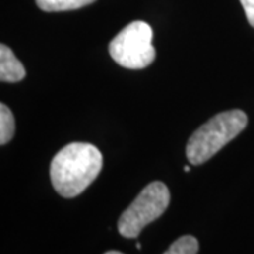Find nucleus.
Returning a JSON list of instances; mask_svg holds the SVG:
<instances>
[{
	"label": "nucleus",
	"mask_w": 254,
	"mask_h": 254,
	"mask_svg": "<svg viewBox=\"0 0 254 254\" xmlns=\"http://www.w3.org/2000/svg\"><path fill=\"white\" fill-rule=\"evenodd\" d=\"M170 205V190L160 181L148 184L119 219V233L127 239H136L148 223L163 215Z\"/></svg>",
	"instance_id": "nucleus-4"
},
{
	"label": "nucleus",
	"mask_w": 254,
	"mask_h": 254,
	"mask_svg": "<svg viewBox=\"0 0 254 254\" xmlns=\"http://www.w3.org/2000/svg\"><path fill=\"white\" fill-rule=\"evenodd\" d=\"M96 0H36L37 6L43 11H66L89 6Z\"/></svg>",
	"instance_id": "nucleus-6"
},
{
	"label": "nucleus",
	"mask_w": 254,
	"mask_h": 254,
	"mask_svg": "<svg viewBox=\"0 0 254 254\" xmlns=\"http://www.w3.org/2000/svg\"><path fill=\"white\" fill-rule=\"evenodd\" d=\"M102 165V153L93 144L65 145L51 161L50 177L53 187L64 198H75L98 178Z\"/></svg>",
	"instance_id": "nucleus-1"
},
{
	"label": "nucleus",
	"mask_w": 254,
	"mask_h": 254,
	"mask_svg": "<svg viewBox=\"0 0 254 254\" xmlns=\"http://www.w3.org/2000/svg\"><path fill=\"white\" fill-rule=\"evenodd\" d=\"M199 243L193 236H182L177 239L164 254H198Z\"/></svg>",
	"instance_id": "nucleus-8"
},
{
	"label": "nucleus",
	"mask_w": 254,
	"mask_h": 254,
	"mask_svg": "<svg viewBox=\"0 0 254 254\" xmlns=\"http://www.w3.org/2000/svg\"><path fill=\"white\" fill-rule=\"evenodd\" d=\"M16 131V122L11 110L1 103L0 105V144L4 145L9 143Z\"/></svg>",
	"instance_id": "nucleus-7"
},
{
	"label": "nucleus",
	"mask_w": 254,
	"mask_h": 254,
	"mask_svg": "<svg viewBox=\"0 0 254 254\" xmlns=\"http://www.w3.org/2000/svg\"><path fill=\"white\" fill-rule=\"evenodd\" d=\"M26 76V69L23 64L17 60L9 47L0 46V81L20 82Z\"/></svg>",
	"instance_id": "nucleus-5"
},
{
	"label": "nucleus",
	"mask_w": 254,
	"mask_h": 254,
	"mask_svg": "<svg viewBox=\"0 0 254 254\" xmlns=\"http://www.w3.org/2000/svg\"><path fill=\"white\" fill-rule=\"evenodd\" d=\"M240 3H242V6L245 9L249 24L252 27H254V0H240Z\"/></svg>",
	"instance_id": "nucleus-9"
},
{
	"label": "nucleus",
	"mask_w": 254,
	"mask_h": 254,
	"mask_svg": "<svg viewBox=\"0 0 254 254\" xmlns=\"http://www.w3.org/2000/svg\"><path fill=\"white\" fill-rule=\"evenodd\" d=\"M247 126V115L243 110H227L209 119L190 137L185 154L192 165H200L230 143Z\"/></svg>",
	"instance_id": "nucleus-2"
},
{
	"label": "nucleus",
	"mask_w": 254,
	"mask_h": 254,
	"mask_svg": "<svg viewBox=\"0 0 254 254\" xmlns=\"http://www.w3.org/2000/svg\"><path fill=\"white\" fill-rule=\"evenodd\" d=\"M190 165H185V167H184V171H185V173H190Z\"/></svg>",
	"instance_id": "nucleus-11"
},
{
	"label": "nucleus",
	"mask_w": 254,
	"mask_h": 254,
	"mask_svg": "<svg viewBox=\"0 0 254 254\" xmlns=\"http://www.w3.org/2000/svg\"><path fill=\"white\" fill-rule=\"evenodd\" d=\"M105 254H123V253H120V252H116V250H110V252H106Z\"/></svg>",
	"instance_id": "nucleus-10"
},
{
	"label": "nucleus",
	"mask_w": 254,
	"mask_h": 254,
	"mask_svg": "<svg viewBox=\"0 0 254 254\" xmlns=\"http://www.w3.org/2000/svg\"><path fill=\"white\" fill-rule=\"evenodd\" d=\"M109 54L120 66L127 69H143L155 58L153 28L145 21L127 24L109 44Z\"/></svg>",
	"instance_id": "nucleus-3"
}]
</instances>
